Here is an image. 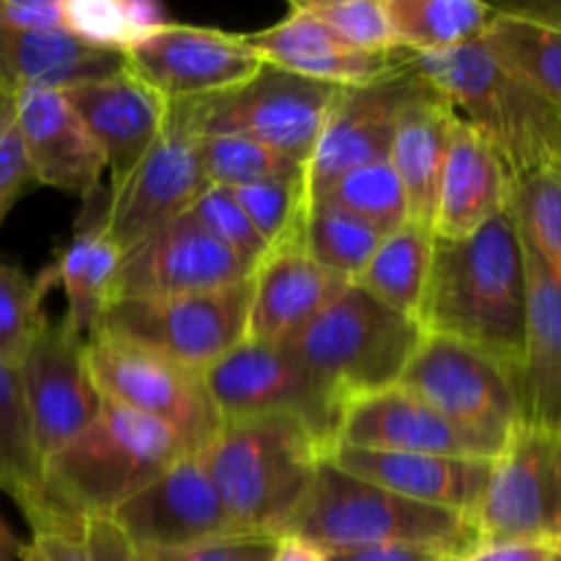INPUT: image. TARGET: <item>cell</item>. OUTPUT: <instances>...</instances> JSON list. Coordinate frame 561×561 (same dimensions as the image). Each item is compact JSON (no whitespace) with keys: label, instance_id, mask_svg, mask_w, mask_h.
<instances>
[{"label":"cell","instance_id":"cell-40","mask_svg":"<svg viewBox=\"0 0 561 561\" xmlns=\"http://www.w3.org/2000/svg\"><path fill=\"white\" fill-rule=\"evenodd\" d=\"M247 219L257 230L268 250L290 247L299 241L301 219L307 211V184L305 179L261 181V184L230 190Z\"/></svg>","mask_w":561,"mask_h":561},{"label":"cell","instance_id":"cell-39","mask_svg":"<svg viewBox=\"0 0 561 561\" xmlns=\"http://www.w3.org/2000/svg\"><path fill=\"white\" fill-rule=\"evenodd\" d=\"M55 283L53 268L42 277H27L22 268L0 263V359L20 367L44 327V294Z\"/></svg>","mask_w":561,"mask_h":561},{"label":"cell","instance_id":"cell-50","mask_svg":"<svg viewBox=\"0 0 561 561\" xmlns=\"http://www.w3.org/2000/svg\"><path fill=\"white\" fill-rule=\"evenodd\" d=\"M274 561H329L327 553L312 542L301 540V537H277V548H274Z\"/></svg>","mask_w":561,"mask_h":561},{"label":"cell","instance_id":"cell-23","mask_svg":"<svg viewBox=\"0 0 561 561\" xmlns=\"http://www.w3.org/2000/svg\"><path fill=\"white\" fill-rule=\"evenodd\" d=\"M524 255L526 332L515 373L520 425L561 433V279L526 241Z\"/></svg>","mask_w":561,"mask_h":561},{"label":"cell","instance_id":"cell-24","mask_svg":"<svg viewBox=\"0 0 561 561\" xmlns=\"http://www.w3.org/2000/svg\"><path fill=\"white\" fill-rule=\"evenodd\" d=\"M343 279L323 272L299 244L277 247L252 272L247 340L288 345L343 290Z\"/></svg>","mask_w":561,"mask_h":561},{"label":"cell","instance_id":"cell-3","mask_svg":"<svg viewBox=\"0 0 561 561\" xmlns=\"http://www.w3.org/2000/svg\"><path fill=\"white\" fill-rule=\"evenodd\" d=\"M186 453L192 449L170 427L104 400L96 420L42 466V499L31 513L110 518Z\"/></svg>","mask_w":561,"mask_h":561},{"label":"cell","instance_id":"cell-14","mask_svg":"<svg viewBox=\"0 0 561 561\" xmlns=\"http://www.w3.org/2000/svg\"><path fill=\"white\" fill-rule=\"evenodd\" d=\"M425 88L427 80L416 71L411 55L378 80L340 88L321 140L305 168L307 201L351 170L387 162L400 115Z\"/></svg>","mask_w":561,"mask_h":561},{"label":"cell","instance_id":"cell-4","mask_svg":"<svg viewBox=\"0 0 561 561\" xmlns=\"http://www.w3.org/2000/svg\"><path fill=\"white\" fill-rule=\"evenodd\" d=\"M416 71L507 162L513 181L561 162V110L520 80L485 42L442 55H411Z\"/></svg>","mask_w":561,"mask_h":561},{"label":"cell","instance_id":"cell-46","mask_svg":"<svg viewBox=\"0 0 561 561\" xmlns=\"http://www.w3.org/2000/svg\"><path fill=\"white\" fill-rule=\"evenodd\" d=\"M66 27V0H0V31Z\"/></svg>","mask_w":561,"mask_h":561},{"label":"cell","instance_id":"cell-16","mask_svg":"<svg viewBox=\"0 0 561 561\" xmlns=\"http://www.w3.org/2000/svg\"><path fill=\"white\" fill-rule=\"evenodd\" d=\"M107 520L140 553L179 551L241 535L197 453L181 455Z\"/></svg>","mask_w":561,"mask_h":561},{"label":"cell","instance_id":"cell-44","mask_svg":"<svg viewBox=\"0 0 561 561\" xmlns=\"http://www.w3.org/2000/svg\"><path fill=\"white\" fill-rule=\"evenodd\" d=\"M31 184L36 181H33L31 162H27L25 146H22L20 129H16L14 96L11 91L0 88V228Z\"/></svg>","mask_w":561,"mask_h":561},{"label":"cell","instance_id":"cell-20","mask_svg":"<svg viewBox=\"0 0 561 561\" xmlns=\"http://www.w3.org/2000/svg\"><path fill=\"white\" fill-rule=\"evenodd\" d=\"M11 96L33 181L91 201L102 184L107 159L64 93L53 88H22Z\"/></svg>","mask_w":561,"mask_h":561},{"label":"cell","instance_id":"cell-41","mask_svg":"<svg viewBox=\"0 0 561 561\" xmlns=\"http://www.w3.org/2000/svg\"><path fill=\"white\" fill-rule=\"evenodd\" d=\"M299 5L348 47L362 53L400 49L383 0H299Z\"/></svg>","mask_w":561,"mask_h":561},{"label":"cell","instance_id":"cell-17","mask_svg":"<svg viewBox=\"0 0 561 561\" xmlns=\"http://www.w3.org/2000/svg\"><path fill=\"white\" fill-rule=\"evenodd\" d=\"M22 389L31 414L33 444L42 466L75 442L99 416V392L85 362V343L71 337L64 323L44 321L20 362Z\"/></svg>","mask_w":561,"mask_h":561},{"label":"cell","instance_id":"cell-18","mask_svg":"<svg viewBox=\"0 0 561 561\" xmlns=\"http://www.w3.org/2000/svg\"><path fill=\"white\" fill-rule=\"evenodd\" d=\"M252 272V263L219 244L184 214L126 252L115 299L203 294L250 283Z\"/></svg>","mask_w":561,"mask_h":561},{"label":"cell","instance_id":"cell-6","mask_svg":"<svg viewBox=\"0 0 561 561\" xmlns=\"http://www.w3.org/2000/svg\"><path fill=\"white\" fill-rule=\"evenodd\" d=\"M422 337L420 321L348 283L285 348L348 403L398 387Z\"/></svg>","mask_w":561,"mask_h":561},{"label":"cell","instance_id":"cell-36","mask_svg":"<svg viewBox=\"0 0 561 561\" xmlns=\"http://www.w3.org/2000/svg\"><path fill=\"white\" fill-rule=\"evenodd\" d=\"M201 164L208 184L239 190L261 181L305 179V164L241 135H203Z\"/></svg>","mask_w":561,"mask_h":561},{"label":"cell","instance_id":"cell-15","mask_svg":"<svg viewBox=\"0 0 561 561\" xmlns=\"http://www.w3.org/2000/svg\"><path fill=\"white\" fill-rule=\"evenodd\" d=\"M126 69L168 104L219 96L257 75L263 60L244 33L168 22L124 49Z\"/></svg>","mask_w":561,"mask_h":561},{"label":"cell","instance_id":"cell-49","mask_svg":"<svg viewBox=\"0 0 561 561\" xmlns=\"http://www.w3.org/2000/svg\"><path fill=\"white\" fill-rule=\"evenodd\" d=\"M557 548L546 546H520V542H480L469 551L458 553L449 561H551Z\"/></svg>","mask_w":561,"mask_h":561},{"label":"cell","instance_id":"cell-51","mask_svg":"<svg viewBox=\"0 0 561 561\" xmlns=\"http://www.w3.org/2000/svg\"><path fill=\"white\" fill-rule=\"evenodd\" d=\"M510 9L520 11V14L537 16L542 22L561 27V0H537V3H507Z\"/></svg>","mask_w":561,"mask_h":561},{"label":"cell","instance_id":"cell-25","mask_svg":"<svg viewBox=\"0 0 561 561\" xmlns=\"http://www.w3.org/2000/svg\"><path fill=\"white\" fill-rule=\"evenodd\" d=\"M247 44L255 49L257 58L277 69L294 71L310 80L332 82V85H362L398 69L411 53H362L340 42L327 25L307 14L305 9L290 3L288 14L272 27L257 33H244Z\"/></svg>","mask_w":561,"mask_h":561},{"label":"cell","instance_id":"cell-33","mask_svg":"<svg viewBox=\"0 0 561 561\" xmlns=\"http://www.w3.org/2000/svg\"><path fill=\"white\" fill-rule=\"evenodd\" d=\"M0 491L9 493L22 513H31L42 499V460L33 444L20 367L3 359H0Z\"/></svg>","mask_w":561,"mask_h":561},{"label":"cell","instance_id":"cell-12","mask_svg":"<svg viewBox=\"0 0 561 561\" xmlns=\"http://www.w3.org/2000/svg\"><path fill=\"white\" fill-rule=\"evenodd\" d=\"M340 88L263 64L233 91L201 99V131L250 137L307 168Z\"/></svg>","mask_w":561,"mask_h":561},{"label":"cell","instance_id":"cell-43","mask_svg":"<svg viewBox=\"0 0 561 561\" xmlns=\"http://www.w3.org/2000/svg\"><path fill=\"white\" fill-rule=\"evenodd\" d=\"M31 540L22 542L20 561H93L85 537V520L36 510L25 515Z\"/></svg>","mask_w":561,"mask_h":561},{"label":"cell","instance_id":"cell-21","mask_svg":"<svg viewBox=\"0 0 561 561\" xmlns=\"http://www.w3.org/2000/svg\"><path fill=\"white\" fill-rule=\"evenodd\" d=\"M334 469L348 471L359 480L411 499V502L431 504V507L453 510V513L474 518L488 480H491L493 460L477 458H447V455H416V453H381V449H362L334 444L323 455Z\"/></svg>","mask_w":561,"mask_h":561},{"label":"cell","instance_id":"cell-9","mask_svg":"<svg viewBox=\"0 0 561 561\" xmlns=\"http://www.w3.org/2000/svg\"><path fill=\"white\" fill-rule=\"evenodd\" d=\"M250 296L252 279L203 294L115 299L96 332L203 373L247 340Z\"/></svg>","mask_w":561,"mask_h":561},{"label":"cell","instance_id":"cell-47","mask_svg":"<svg viewBox=\"0 0 561 561\" xmlns=\"http://www.w3.org/2000/svg\"><path fill=\"white\" fill-rule=\"evenodd\" d=\"M85 537L93 561H148L107 518L85 520Z\"/></svg>","mask_w":561,"mask_h":561},{"label":"cell","instance_id":"cell-5","mask_svg":"<svg viewBox=\"0 0 561 561\" xmlns=\"http://www.w3.org/2000/svg\"><path fill=\"white\" fill-rule=\"evenodd\" d=\"M301 537L321 551L425 546L453 557L480 546L474 518L411 502L321 460L310 496L279 537Z\"/></svg>","mask_w":561,"mask_h":561},{"label":"cell","instance_id":"cell-52","mask_svg":"<svg viewBox=\"0 0 561 561\" xmlns=\"http://www.w3.org/2000/svg\"><path fill=\"white\" fill-rule=\"evenodd\" d=\"M22 542L16 540L14 531L9 529L3 518H0V561H20Z\"/></svg>","mask_w":561,"mask_h":561},{"label":"cell","instance_id":"cell-53","mask_svg":"<svg viewBox=\"0 0 561 561\" xmlns=\"http://www.w3.org/2000/svg\"><path fill=\"white\" fill-rule=\"evenodd\" d=\"M551 561H561V553H557V557H553Z\"/></svg>","mask_w":561,"mask_h":561},{"label":"cell","instance_id":"cell-29","mask_svg":"<svg viewBox=\"0 0 561 561\" xmlns=\"http://www.w3.org/2000/svg\"><path fill=\"white\" fill-rule=\"evenodd\" d=\"M121 266L124 250L110 239L102 217L77 230L60 252V261L53 268L55 283L66 296V316L60 323L80 343H88L96 334L102 316L115 301Z\"/></svg>","mask_w":561,"mask_h":561},{"label":"cell","instance_id":"cell-7","mask_svg":"<svg viewBox=\"0 0 561 561\" xmlns=\"http://www.w3.org/2000/svg\"><path fill=\"white\" fill-rule=\"evenodd\" d=\"M208 181L201 164V99L173 102L162 131L140 162L113 181L102 225L126 252L184 217Z\"/></svg>","mask_w":561,"mask_h":561},{"label":"cell","instance_id":"cell-26","mask_svg":"<svg viewBox=\"0 0 561 561\" xmlns=\"http://www.w3.org/2000/svg\"><path fill=\"white\" fill-rule=\"evenodd\" d=\"M513 201V173L496 148L458 115L449 135L438 186L433 236L463 239L507 211Z\"/></svg>","mask_w":561,"mask_h":561},{"label":"cell","instance_id":"cell-1","mask_svg":"<svg viewBox=\"0 0 561 561\" xmlns=\"http://www.w3.org/2000/svg\"><path fill=\"white\" fill-rule=\"evenodd\" d=\"M425 334L460 340L518 373L526 332V255L513 211L463 239H436L420 307Z\"/></svg>","mask_w":561,"mask_h":561},{"label":"cell","instance_id":"cell-38","mask_svg":"<svg viewBox=\"0 0 561 561\" xmlns=\"http://www.w3.org/2000/svg\"><path fill=\"white\" fill-rule=\"evenodd\" d=\"M510 211L520 239L561 279V175L553 168H542L515 179Z\"/></svg>","mask_w":561,"mask_h":561},{"label":"cell","instance_id":"cell-8","mask_svg":"<svg viewBox=\"0 0 561 561\" xmlns=\"http://www.w3.org/2000/svg\"><path fill=\"white\" fill-rule=\"evenodd\" d=\"M203 378L222 422L255 416L296 420L318 438L323 455L337 438L345 403L285 345L244 340L203 370Z\"/></svg>","mask_w":561,"mask_h":561},{"label":"cell","instance_id":"cell-32","mask_svg":"<svg viewBox=\"0 0 561 561\" xmlns=\"http://www.w3.org/2000/svg\"><path fill=\"white\" fill-rule=\"evenodd\" d=\"M482 42L507 69L561 110V27L496 5Z\"/></svg>","mask_w":561,"mask_h":561},{"label":"cell","instance_id":"cell-48","mask_svg":"<svg viewBox=\"0 0 561 561\" xmlns=\"http://www.w3.org/2000/svg\"><path fill=\"white\" fill-rule=\"evenodd\" d=\"M327 559L329 561H449L453 559V553L438 551V548H425V546H376V548H354V551H332L327 553Z\"/></svg>","mask_w":561,"mask_h":561},{"label":"cell","instance_id":"cell-31","mask_svg":"<svg viewBox=\"0 0 561 561\" xmlns=\"http://www.w3.org/2000/svg\"><path fill=\"white\" fill-rule=\"evenodd\" d=\"M400 49L411 55H442L480 42L496 5L480 0H383Z\"/></svg>","mask_w":561,"mask_h":561},{"label":"cell","instance_id":"cell-2","mask_svg":"<svg viewBox=\"0 0 561 561\" xmlns=\"http://www.w3.org/2000/svg\"><path fill=\"white\" fill-rule=\"evenodd\" d=\"M197 458L236 529L277 540L310 496L323 447L296 420L255 416L222 422Z\"/></svg>","mask_w":561,"mask_h":561},{"label":"cell","instance_id":"cell-30","mask_svg":"<svg viewBox=\"0 0 561 561\" xmlns=\"http://www.w3.org/2000/svg\"><path fill=\"white\" fill-rule=\"evenodd\" d=\"M433 244L436 236L431 228L405 222L394 233L383 236L356 285L392 310L420 321V307L431 277Z\"/></svg>","mask_w":561,"mask_h":561},{"label":"cell","instance_id":"cell-10","mask_svg":"<svg viewBox=\"0 0 561 561\" xmlns=\"http://www.w3.org/2000/svg\"><path fill=\"white\" fill-rule=\"evenodd\" d=\"M85 362L104 400L170 427L192 453L222 427L201 370L102 332L85 343Z\"/></svg>","mask_w":561,"mask_h":561},{"label":"cell","instance_id":"cell-34","mask_svg":"<svg viewBox=\"0 0 561 561\" xmlns=\"http://www.w3.org/2000/svg\"><path fill=\"white\" fill-rule=\"evenodd\" d=\"M383 236L354 214L327 201H307L296 244L316 261L323 272L343 283H356L365 272Z\"/></svg>","mask_w":561,"mask_h":561},{"label":"cell","instance_id":"cell-35","mask_svg":"<svg viewBox=\"0 0 561 561\" xmlns=\"http://www.w3.org/2000/svg\"><path fill=\"white\" fill-rule=\"evenodd\" d=\"M310 201H327L343 211L354 214L362 222L376 228L381 236L394 233L409 222V203L394 168L387 162L365 164L318 192Z\"/></svg>","mask_w":561,"mask_h":561},{"label":"cell","instance_id":"cell-45","mask_svg":"<svg viewBox=\"0 0 561 561\" xmlns=\"http://www.w3.org/2000/svg\"><path fill=\"white\" fill-rule=\"evenodd\" d=\"M277 540L263 535H233L179 551L146 553L148 561H274Z\"/></svg>","mask_w":561,"mask_h":561},{"label":"cell","instance_id":"cell-37","mask_svg":"<svg viewBox=\"0 0 561 561\" xmlns=\"http://www.w3.org/2000/svg\"><path fill=\"white\" fill-rule=\"evenodd\" d=\"M168 25L157 3L142 0H66V27L99 47L121 49Z\"/></svg>","mask_w":561,"mask_h":561},{"label":"cell","instance_id":"cell-13","mask_svg":"<svg viewBox=\"0 0 561 561\" xmlns=\"http://www.w3.org/2000/svg\"><path fill=\"white\" fill-rule=\"evenodd\" d=\"M480 542H520L561 551V433L524 427L493 460L474 513Z\"/></svg>","mask_w":561,"mask_h":561},{"label":"cell","instance_id":"cell-11","mask_svg":"<svg viewBox=\"0 0 561 561\" xmlns=\"http://www.w3.org/2000/svg\"><path fill=\"white\" fill-rule=\"evenodd\" d=\"M471 436L504 449L520 427L515 376L485 351L425 334L398 383Z\"/></svg>","mask_w":561,"mask_h":561},{"label":"cell","instance_id":"cell-27","mask_svg":"<svg viewBox=\"0 0 561 561\" xmlns=\"http://www.w3.org/2000/svg\"><path fill=\"white\" fill-rule=\"evenodd\" d=\"M126 69L121 49L85 42L69 27L0 31V88H66L107 80Z\"/></svg>","mask_w":561,"mask_h":561},{"label":"cell","instance_id":"cell-42","mask_svg":"<svg viewBox=\"0 0 561 561\" xmlns=\"http://www.w3.org/2000/svg\"><path fill=\"white\" fill-rule=\"evenodd\" d=\"M186 214H190L208 236H214L219 244L228 247L230 252L244 257L252 266H257V263L268 255V244L257 236V230L252 228V222L247 219L244 208L239 206L233 192L225 190V186L208 184Z\"/></svg>","mask_w":561,"mask_h":561},{"label":"cell","instance_id":"cell-19","mask_svg":"<svg viewBox=\"0 0 561 561\" xmlns=\"http://www.w3.org/2000/svg\"><path fill=\"white\" fill-rule=\"evenodd\" d=\"M334 444L381 449V453L447 455V458L477 460H496L502 455V449L466 433L463 427L431 409L425 400L400 387L348 400L340 414Z\"/></svg>","mask_w":561,"mask_h":561},{"label":"cell","instance_id":"cell-22","mask_svg":"<svg viewBox=\"0 0 561 561\" xmlns=\"http://www.w3.org/2000/svg\"><path fill=\"white\" fill-rule=\"evenodd\" d=\"M60 93L107 159L113 181L140 162L162 131L170 110V104L129 69Z\"/></svg>","mask_w":561,"mask_h":561},{"label":"cell","instance_id":"cell-28","mask_svg":"<svg viewBox=\"0 0 561 561\" xmlns=\"http://www.w3.org/2000/svg\"><path fill=\"white\" fill-rule=\"evenodd\" d=\"M455 121L458 113L453 104L427 82L425 91L400 115L389 151V164L398 173L409 203V222L425 225L431 230Z\"/></svg>","mask_w":561,"mask_h":561}]
</instances>
